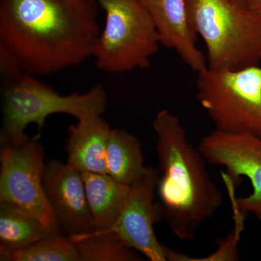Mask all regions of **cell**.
<instances>
[{
  "mask_svg": "<svg viewBox=\"0 0 261 261\" xmlns=\"http://www.w3.org/2000/svg\"><path fill=\"white\" fill-rule=\"evenodd\" d=\"M94 0H0V71L5 84L56 74L92 56L100 34Z\"/></svg>",
  "mask_w": 261,
  "mask_h": 261,
  "instance_id": "1",
  "label": "cell"
},
{
  "mask_svg": "<svg viewBox=\"0 0 261 261\" xmlns=\"http://www.w3.org/2000/svg\"><path fill=\"white\" fill-rule=\"evenodd\" d=\"M152 126L157 136L161 214L175 236L194 240L201 226L221 207L222 193L177 116L162 110Z\"/></svg>",
  "mask_w": 261,
  "mask_h": 261,
  "instance_id": "2",
  "label": "cell"
},
{
  "mask_svg": "<svg viewBox=\"0 0 261 261\" xmlns=\"http://www.w3.org/2000/svg\"><path fill=\"white\" fill-rule=\"evenodd\" d=\"M189 20L207 49V67L234 70L261 63V21L233 0H185Z\"/></svg>",
  "mask_w": 261,
  "mask_h": 261,
  "instance_id": "3",
  "label": "cell"
},
{
  "mask_svg": "<svg viewBox=\"0 0 261 261\" xmlns=\"http://www.w3.org/2000/svg\"><path fill=\"white\" fill-rule=\"evenodd\" d=\"M2 102L1 143L18 145L29 140L25 130L29 124L34 123L40 130L51 115L64 113L78 121L102 117L107 108V94L102 84H97L85 93L61 95L37 76L25 75L5 84Z\"/></svg>",
  "mask_w": 261,
  "mask_h": 261,
  "instance_id": "4",
  "label": "cell"
},
{
  "mask_svg": "<svg viewBox=\"0 0 261 261\" xmlns=\"http://www.w3.org/2000/svg\"><path fill=\"white\" fill-rule=\"evenodd\" d=\"M94 1L106 14L92 51L95 66L108 73L149 68L161 42L143 5L139 0Z\"/></svg>",
  "mask_w": 261,
  "mask_h": 261,
  "instance_id": "5",
  "label": "cell"
},
{
  "mask_svg": "<svg viewBox=\"0 0 261 261\" xmlns=\"http://www.w3.org/2000/svg\"><path fill=\"white\" fill-rule=\"evenodd\" d=\"M197 99L216 129L261 139V65L197 73Z\"/></svg>",
  "mask_w": 261,
  "mask_h": 261,
  "instance_id": "6",
  "label": "cell"
},
{
  "mask_svg": "<svg viewBox=\"0 0 261 261\" xmlns=\"http://www.w3.org/2000/svg\"><path fill=\"white\" fill-rule=\"evenodd\" d=\"M198 148L207 162L226 168L221 176L239 209L261 221V139L247 132L215 129Z\"/></svg>",
  "mask_w": 261,
  "mask_h": 261,
  "instance_id": "7",
  "label": "cell"
},
{
  "mask_svg": "<svg viewBox=\"0 0 261 261\" xmlns=\"http://www.w3.org/2000/svg\"><path fill=\"white\" fill-rule=\"evenodd\" d=\"M0 202L11 204L41 221L51 231L60 226L43 187L44 149L37 138L14 145L1 143Z\"/></svg>",
  "mask_w": 261,
  "mask_h": 261,
  "instance_id": "8",
  "label": "cell"
},
{
  "mask_svg": "<svg viewBox=\"0 0 261 261\" xmlns=\"http://www.w3.org/2000/svg\"><path fill=\"white\" fill-rule=\"evenodd\" d=\"M159 178V171L147 167L143 174L130 185L121 216L111 230L149 260L168 261L169 247L160 243L154 230L153 201Z\"/></svg>",
  "mask_w": 261,
  "mask_h": 261,
  "instance_id": "9",
  "label": "cell"
},
{
  "mask_svg": "<svg viewBox=\"0 0 261 261\" xmlns=\"http://www.w3.org/2000/svg\"><path fill=\"white\" fill-rule=\"evenodd\" d=\"M43 187L60 228L70 235L95 231L82 173L56 160L44 166Z\"/></svg>",
  "mask_w": 261,
  "mask_h": 261,
  "instance_id": "10",
  "label": "cell"
},
{
  "mask_svg": "<svg viewBox=\"0 0 261 261\" xmlns=\"http://www.w3.org/2000/svg\"><path fill=\"white\" fill-rule=\"evenodd\" d=\"M159 33L160 42L173 49L194 71L207 66V58L197 45V34L189 20L185 0H139Z\"/></svg>",
  "mask_w": 261,
  "mask_h": 261,
  "instance_id": "11",
  "label": "cell"
},
{
  "mask_svg": "<svg viewBox=\"0 0 261 261\" xmlns=\"http://www.w3.org/2000/svg\"><path fill=\"white\" fill-rule=\"evenodd\" d=\"M111 128L102 117L78 121L68 129V163L81 173L108 174L106 152Z\"/></svg>",
  "mask_w": 261,
  "mask_h": 261,
  "instance_id": "12",
  "label": "cell"
},
{
  "mask_svg": "<svg viewBox=\"0 0 261 261\" xmlns=\"http://www.w3.org/2000/svg\"><path fill=\"white\" fill-rule=\"evenodd\" d=\"M82 176L95 231L112 229L126 203L130 185L109 174L87 172Z\"/></svg>",
  "mask_w": 261,
  "mask_h": 261,
  "instance_id": "13",
  "label": "cell"
},
{
  "mask_svg": "<svg viewBox=\"0 0 261 261\" xmlns=\"http://www.w3.org/2000/svg\"><path fill=\"white\" fill-rule=\"evenodd\" d=\"M108 174L117 181L130 185L145 172L140 140L126 130L111 129L106 152Z\"/></svg>",
  "mask_w": 261,
  "mask_h": 261,
  "instance_id": "14",
  "label": "cell"
},
{
  "mask_svg": "<svg viewBox=\"0 0 261 261\" xmlns=\"http://www.w3.org/2000/svg\"><path fill=\"white\" fill-rule=\"evenodd\" d=\"M49 231L32 215L17 206L0 202V252L25 248Z\"/></svg>",
  "mask_w": 261,
  "mask_h": 261,
  "instance_id": "15",
  "label": "cell"
},
{
  "mask_svg": "<svg viewBox=\"0 0 261 261\" xmlns=\"http://www.w3.org/2000/svg\"><path fill=\"white\" fill-rule=\"evenodd\" d=\"M69 238L76 247L80 261L142 260L137 251L112 230L70 235Z\"/></svg>",
  "mask_w": 261,
  "mask_h": 261,
  "instance_id": "16",
  "label": "cell"
},
{
  "mask_svg": "<svg viewBox=\"0 0 261 261\" xmlns=\"http://www.w3.org/2000/svg\"><path fill=\"white\" fill-rule=\"evenodd\" d=\"M3 261H80L76 247L60 231H49L40 240L25 248L0 252Z\"/></svg>",
  "mask_w": 261,
  "mask_h": 261,
  "instance_id": "17",
  "label": "cell"
},
{
  "mask_svg": "<svg viewBox=\"0 0 261 261\" xmlns=\"http://www.w3.org/2000/svg\"><path fill=\"white\" fill-rule=\"evenodd\" d=\"M231 207L234 221V228L226 239L219 243V247L216 251L204 257H192L183 252L171 250L169 261H235L240 258L238 244L245 227V221L247 214L239 209L235 202L231 200Z\"/></svg>",
  "mask_w": 261,
  "mask_h": 261,
  "instance_id": "18",
  "label": "cell"
},
{
  "mask_svg": "<svg viewBox=\"0 0 261 261\" xmlns=\"http://www.w3.org/2000/svg\"><path fill=\"white\" fill-rule=\"evenodd\" d=\"M245 6L261 21V0H247Z\"/></svg>",
  "mask_w": 261,
  "mask_h": 261,
  "instance_id": "19",
  "label": "cell"
},
{
  "mask_svg": "<svg viewBox=\"0 0 261 261\" xmlns=\"http://www.w3.org/2000/svg\"><path fill=\"white\" fill-rule=\"evenodd\" d=\"M233 1L236 2V3H240V4L245 5L247 0H233Z\"/></svg>",
  "mask_w": 261,
  "mask_h": 261,
  "instance_id": "20",
  "label": "cell"
}]
</instances>
